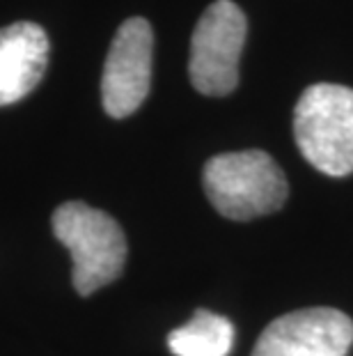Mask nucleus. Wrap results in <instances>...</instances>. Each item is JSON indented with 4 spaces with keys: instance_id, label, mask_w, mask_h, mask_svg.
I'll return each mask as SVG.
<instances>
[{
    "instance_id": "f257e3e1",
    "label": "nucleus",
    "mask_w": 353,
    "mask_h": 356,
    "mask_svg": "<svg viewBox=\"0 0 353 356\" xmlns=\"http://www.w3.org/2000/svg\"><path fill=\"white\" fill-rule=\"evenodd\" d=\"M202 184L218 214L232 221L273 214L289 193L282 168L261 149L212 156L202 170Z\"/></svg>"
},
{
    "instance_id": "f03ea898",
    "label": "nucleus",
    "mask_w": 353,
    "mask_h": 356,
    "mask_svg": "<svg viewBox=\"0 0 353 356\" xmlns=\"http://www.w3.org/2000/svg\"><path fill=\"white\" fill-rule=\"evenodd\" d=\"M294 138L300 154L330 177L353 172V90L317 83L294 108Z\"/></svg>"
},
{
    "instance_id": "7ed1b4c3",
    "label": "nucleus",
    "mask_w": 353,
    "mask_h": 356,
    "mask_svg": "<svg viewBox=\"0 0 353 356\" xmlns=\"http://www.w3.org/2000/svg\"><path fill=\"white\" fill-rule=\"evenodd\" d=\"M53 234L71 253V280L83 297H89L122 274L126 237L106 211L85 202L60 204L53 211Z\"/></svg>"
},
{
    "instance_id": "20e7f679",
    "label": "nucleus",
    "mask_w": 353,
    "mask_h": 356,
    "mask_svg": "<svg viewBox=\"0 0 353 356\" xmlns=\"http://www.w3.org/2000/svg\"><path fill=\"white\" fill-rule=\"evenodd\" d=\"M246 33V14L236 3L216 0L207 7L191 37L189 74L198 92L207 97H227L234 92Z\"/></svg>"
},
{
    "instance_id": "39448f33",
    "label": "nucleus",
    "mask_w": 353,
    "mask_h": 356,
    "mask_svg": "<svg viewBox=\"0 0 353 356\" xmlns=\"http://www.w3.org/2000/svg\"><path fill=\"white\" fill-rule=\"evenodd\" d=\"M154 33L145 19H126L110 44L101 79L103 111L110 118H129L145 102L152 83Z\"/></svg>"
},
{
    "instance_id": "423d86ee",
    "label": "nucleus",
    "mask_w": 353,
    "mask_h": 356,
    "mask_svg": "<svg viewBox=\"0 0 353 356\" xmlns=\"http://www.w3.org/2000/svg\"><path fill=\"white\" fill-rule=\"evenodd\" d=\"M353 320L337 308H303L273 320L261 331L252 356H347Z\"/></svg>"
},
{
    "instance_id": "0eeeda50",
    "label": "nucleus",
    "mask_w": 353,
    "mask_h": 356,
    "mask_svg": "<svg viewBox=\"0 0 353 356\" xmlns=\"http://www.w3.org/2000/svg\"><path fill=\"white\" fill-rule=\"evenodd\" d=\"M49 35L33 21L0 30V106L21 102L40 86L49 65Z\"/></svg>"
},
{
    "instance_id": "6e6552de",
    "label": "nucleus",
    "mask_w": 353,
    "mask_h": 356,
    "mask_svg": "<svg viewBox=\"0 0 353 356\" xmlns=\"http://www.w3.org/2000/svg\"><path fill=\"white\" fill-rule=\"evenodd\" d=\"M234 345V327L227 317L200 308L184 327L168 336V347L177 356H227Z\"/></svg>"
}]
</instances>
